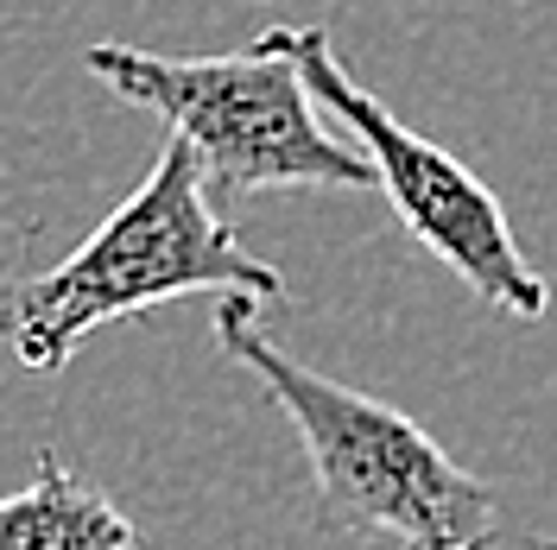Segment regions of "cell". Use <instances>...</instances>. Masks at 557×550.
<instances>
[{
  "label": "cell",
  "mask_w": 557,
  "mask_h": 550,
  "mask_svg": "<svg viewBox=\"0 0 557 550\" xmlns=\"http://www.w3.org/2000/svg\"><path fill=\"white\" fill-rule=\"evenodd\" d=\"M0 550H146V538L83 468L38 449L33 482L0 500Z\"/></svg>",
  "instance_id": "5b68a950"
},
{
  "label": "cell",
  "mask_w": 557,
  "mask_h": 550,
  "mask_svg": "<svg viewBox=\"0 0 557 550\" xmlns=\"http://www.w3.org/2000/svg\"><path fill=\"white\" fill-rule=\"evenodd\" d=\"M197 291H242L253 304H285L273 260L247 253L215 209L184 139H165L139 190L51 273L13 278L0 291V342L26 374H58L96 329Z\"/></svg>",
  "instance_id": "7a4b0ae2"
},
{
  "label": "cell",
  "mask_w": 557,
  "mask_h": 550,
  "mask_svg": "<svg viewBox=\"0 0 557 550\" xmlns=\"http://www.w3.org/2000/svg\"><path fill=\"white\" fill-rule=\"evenodd\" d=\"M273 38L298 64L305 89L355 134L361 159L374 165V190H386L406 235L418 247H431L487 310H500L513 323H539L552 310V278L520 253L513 228H507V209L494 203L482 177L456 152H444L437 139L406 127L381 96H368L317 26H273Z\"/></svg>",
  "instance_id": "277c9868"
},
{
  "label": "cell",
  "mask_w": 557,
  "mask_h": 550,
  "mask_svg": "<svg viewBox=\"0 0 557 550\" xmlns=\"http://www.w3.org/2000/svg\"><path fill=\"white\" fill-rule=\"evenodd\" d=\"M89 76L121 102L159 114L172 139L190 146L209 197L260 190H374L361 146L317 121V96L285 58L273 26L228 58H159L134 45H89Z\"/></svg>",
  "instance_id": "3957f363"
},
{
  "label": "cell",
  "mask_w": 557,
  "mask_h": 550,
  "mask_svg": "<svg viewBox=\"0 0 557 550\" xmlns=\"http://www.w3.org/2000/svg\"><path fill=\"white\" fill-rule=\"evenodd\" d=\"M532 550H557V532H552V538H539V545H532Z\"/></svg>",
  "instance_id": "8992f818"
},
{
  "label": "cell",
  "mask_w": 557,
  "mask_h": 550,
  "mask_svg": "<svg viewBox=\"0 0 557 550\" xmlns=\"http://www.w3.org/2000/svg\"><path fill=\"white\" fill-rule=\"evenodd\" d=\"M215 348L260 379L311 462V518L330 538H386L393 550H494L500 493L469 475L418 417L305 367L260 329V304L222 291Z\"/></svg>",
  "instance_id": "6da1fadb"
}]
</instances>
